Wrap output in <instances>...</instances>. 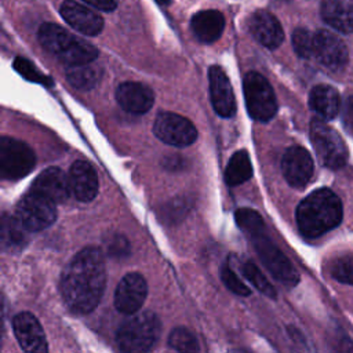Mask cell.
<instances>
[{
  "label": "cell",
  "mask_w": 353,
  "mask_h": 353,
  "mask_svg": "<svg viewBox=\"0 0 353 353\" xmlns=\"http://www.w3.org/2000/svg\"><path fill=\"white\" fill-rule=\"evenodd\" d=\"M83 1L101 11H112L117 6V0H83Z\"/></svg>",
  "instance_id": "cell-36"
},
{
  "label": "cell",
  "mask_w": 353,
  "mask_h": 353,
  "mask_svg": "<svg viewBox=\"0 0 353 353\" xmlns=\"http://www.w3.org/2000/svg\"><path fill=\"white\" fill-rule=\"evenodd\" d=\"M208 84L211 103L216 114L221 117H232L236 113V99L229 81V77L221 66H211L208 69Z\"/></svg>",
  "instance_id": "cell-14"
},
{
  "label": "cell",
  "mask_w": 353,
  "mask_h": 353,
  "mask_svg": "<svg viewBox=\"0 0 353 353\" xmlns=\"http://www.w3.org/2000/svg\"><path fill=\"white\" fill-rule=\"evenodd\" d=\"M29 232L17 216L3 214L1 245L4 251L15 254L23 250L29 241Z\"/></svg>",
  "instance_id": "cell-24"
},
{
  "label": "cell",
  "mask_w": 353,
  "mask_h": 353,
  "mask_svg": "<svg viewBox=\"0 0 353 353\" xmlns=\"http://www.w3.org/2000/svg\"><path fill=\"white\" fill-rule=\"evenodd\" d=\"M310 139L323 165L336 170L345 165L347 149L342 137L324 119L316 117L310 123Z\"/></svg>",
  "instance_id": "cell-5"
},
{
  "label": "cell",
  "mask_w": 353,
  "mask_h": 353,
  "mask_svg": "<svg viewBox=\"0 0 353 353\" xmlns=\"http://www.w3.org/2000/svg\"><path fill=\"white\" fill-rule=\"evenodd\" d=\"M292 47L301 58L313 55V34L303 28H298L292 33Z\"/></svg>",
  "instance_id": "cell-32"
},
{
  "label": "cell",
  "mask_w": 353,
  "mask_h": 353,
  "mask_svg": "<svg viewBox=\"0 0 353 353\" xmlns=\"http://www.w3.org/2000/svg\"><path fill=\"white\" fill-rule=\"evenodd\" d=\"M161 323L153 312L134 313L116 332V343L125 353H142L150 350L159 341Z\"/></svg>",
  "instance_id": "cell-4"
},
{
  "label": "cell",
  "mask_w": 353,
  "mask_h": 353,
  "mask_svg": "<svg viewBox=\"0 0 353 353\" xmlns=\"http://www.w3.org/2000/svg\"><path fill=\"white\" fill-rule=\"evenodd\" d=\"M342 203L330 189L321 188L306 196L296 208V225L307 239H316L336 228L342 221Z\"/></svg>",
  "instance_id": "cell-2"
},
{
  "label": "cell",
  "mask_w": 353,
  "mask_h": 353,
  "mask_svg": "<svg viewBox=\"0 0 353 353\" xmlns=\"http://www.w3.org/2000/svg\"><path fill=\"white\" fill-rule=\"evenodd\" d=\"M323 21L342 33L353 32V3L343 0H324L321 3Z\"/></svg>",
  "instance_id": "cell-22"
},
{
  "label": "cell",
  "mask_w": 353,
  "mask_h": 353,
  "mask_svg": "<svg viewBox=\"0 0 353 353\" xmlns=\"http://www.w3.org/2000/svg\"><path fill=\"white\" fill-rule=\"evenodd\" d=\"M281 171L291 186L302 188L313 175V159L305 148L291 146L283 156Z\"/></svg>",
  "instance_id": "cell-15"
},
{
  "label": "cell",
  "mask_w": 353,
  "mask_h": 353,
  "mask_svg": "<svg viewBox=\"0 0 353 353\" xmlns=\"http://www.w3.org/2000/svg\"><path fill=\"white\" fill-rule=\"evenodd\" d=\"M148 295V284L142 274L128 273L119 283L114 292V307L123 314L137 313Z\"/></svg>",
  "instance_id": "cell-11"
},
{
  "label": "cell",
  "mask_w": 353,
  "mask_h": 353,
  "mask_svg": "<svg viewBox=\"0 0 353 353\" xmlns=\"http://www.w3.org/2000/svg\"><path fill=\"white\" fill-rule=\"evenodd\" d=\"M14 335L26 353H46L48 350L44 331L39 323V320L28 313H18L12 320Z\"/></svg>",
  "instance_id": "cell-13"
},
{
  "label": "cell",
  "mask_w": 353,
  "mask_h": 353,
  "mask_svg": "<svg viewBox=\"0 0 353 353\" xmlns=\"http://www.w3.org/2000/svg\"><path fill=\"white\" fill-rule=\"evenodd\" d=\"M116 101L121 109L132 114H143L153 106V91L137 81L121 83L116 90Z\"/></svg>",
  "instance_id": "cell-16"
},
{
  "label": "cell",
  "mask_w": 353,
  "mask_h": 353,
  "mask_svg": "<svg viewBox=\"0 0 353 353\" xmlns=\"http://www.w3.org/2000/svg\"><path fill=\"white\" fill-rule=\"evenodd\" d=\"M190 28L194 37L201 43H214L218 40L225 28V18L219 11L204 10L193 15Z\"/></svg>",
  "instance_id": "cell-21"
},
{
  "label": "cell",
  "mask_w": 353,
  "mask_h": 353,
  "mask_svg": "<svg viewBox=\"0 0 353 353\" xmlns=\"http://www.w3.org/2000/svg\"><path fill=\"white\" fill-rule=\"evenodd\" d=\"M243 273L244 276L251 281V284L263 295L269 296L270 299H276L277 292L274 290V287L270 284V281L263 276V273L261 272V269L251 261H247L243 265Z\"/></svg>",
  "instance_id": "cell-28"
},
{
  "label": "cell",
  "mask_w": 353,
  "mask_h": 353,
  "mask_svg": "<svg viewBox=\"0 0 353 353\" xmlns=\"http://www.w3.org/2000/svg\"><path fill=\"white\" fill-rule=\"evenodd\" d=\"M248 114L258 121L270 120L277 110V101L272 85L258 72H248L243 80Z\"/></svg>",
  "instance_id": "cell-7"
},
{
  "label": "cell",
  "mask_w": 353,
  "mask_h": 353,
  "mask_svg": "<svg viewBox=\"0 0 353 353\" xmlns=\"http://www.w3.org/2000/svg\"><path fill=\"white\" fill-rule=\"evenodd\" d=\"M168 346L176 352H199L200 345L194 334L185 328L178 327L171 331L168 335Z\"/></svg>",
  "instance_id": "cell-27"
},
{
  "label": "cell",
  "mask_w": 353,
  "mask_h": 353,
  "mask_svg": "<svg viewBox=\"0 0 353 353\" xmlns=\"http://www.w3.org/2000/svg\"><path fill=\"white\" fill-rule=\"evenodd\" d=\"M36 164V154L23 141L3 137L0 141V175L15 181L28 175Z\"/></svg>",
  "instance_id": "cell-8"
},
{
  "label": "cell",
  "mask_w": 353,
  "mask_h": 353,
  "mask_svg": "<svg viewBox=\"0 0 353 353\" xmlns=\"http://www.w3.org/2000/svg\"><path fill=\"white\" fill-rule=\"evenodd\" d=\"M66 79L74 88L91 90L98 84L101 79V72L98 68L91 66L90 63L73 65L68 68Z\"/></svg>",
  "instance_id": "cell-26"
},
{
  "label": "cell",
  "mask_w": 353,
  "mask_h": 353,
  "mask_svg": "<svg viewBox=\"0 0 353 353\" xmlns=\"http://www.w3.org/2000/svg\"><path fill=\"white\" fill-rule=\"evenodd\" d=\"M252 176V165L250 156L245 150H237L226 165L225 181L230 186L240 185Z\"/></svg>",
  "instance_id": "cell-25"
},
{
  "label": "cell",
  "mask_w": 353,
  "mask_h": 353,
  "mask_svg": "<svg viewBox=\"0 0 353 353\" xmlns=\"http://www.w3.org/2000/svg\"><path fill=\"white\" fill-rule=\"evenodd\" d=\"M62 18L77 32L85 36H95L101 33L103 28V19L95 11L77 1L68 0L63 1L61 8Z\"/></svg>",
  "instance_id": "cell-17"
},
{
  "label": "cell",
  "mask_w": 353,
  "mask_h": 353,
  "mask_svg": "<svg viewBox=\"0 0 353 353\" xmlns=\"http://www.w3.org/2000/svg\"><path fill=\"white\" fill-rule=\"evenodd\" d=\"M248 239L251 240L265 268L279 283L288 288H292L299 283V274L296 269L292 266L290 259L279 250V247L269 239V236L266 234V229L250 236Z\"/></svg>",
  "instance_id": "cell-6"
},
{
  "label": "cell",
  "mask_w": 353,
  "mask_h": 353,
  "mask_svg": "<svg viewBox=\"0 0 353 353\" xmlns=\"http://www.w3.org/2000/svg\"><path fill=\"white\" fill-rule=\"evenodd\" d=\"M57 215V203L32 189L22 196L15 207V216L30 232L47 229L55 222Z\"/></svg>",
  "instance_id": "cell-9"
},
{
  "label": "cell",
  "mask_w": 353,
  "mask_h": 353,
  "mask_svg": "<svg viewBox=\"0 0 353 353\" xmlns=\"http://www.w3.org/2000/svg\"><path fill=\"white\" fill-rule=\"evenodd\" d=\"M70 193L79 201H91L98 193V176L94 167L85 160H77L72 164L69 174Z\"/></svg>",
  "instance_id": "cell-18"
},
{
  "label": "cell",
  "mask_w": 353,
  "mask_h": 353,
  "mask_svg": "<svg viewBox=\"0 0 353 353\" xmlns=\"http://www.w3.org/2000/svg\"><path fill=\"white\" fill-rule=\"evenodd\" d=\"M153 132L164 143L176 148L189 146L197 138V130L193 123L171 112H163L156 117Z\"/></svg>",
  "instance_id": "cell-10"
},
{
  "label": "cell",
  "mask_w": 353,
  "mask_h": 353,
  "mask_svg": "<svg viewBox=\"0 0 353 353\" xmlns=\"http://www.w3.org/2000/svg\"><path fill=\"white\" fill-rule=\"evenodd\" d=\"M103 245H105V250L109 254V256H113L117 259L125 258L130 254V244H128L127 239L121 234H110L105 240Z\"/></svg>",
  "instance_id": "cell-34"
},
{
  "label": "cell",
  "mask_w": 353,
  "mask_h": 353,
  "mask_svg": "<svg viewBox=\"0 0 353 353\" xmlns=\"http://www.w3.org/2000/svg\"><path fill=\"white\" fill-rule=\"evenodd\" d=\"M14 69L23 76L26 80L29 81H34V83H40L44 85H52V80L43 74L29 59L22 58V57H17L14 61Z\"/></svg>",
  "instance_id": "cell-31"
},
{
  "label": "cell",
  "mask_w": 353,
  "mask_h": 353,
  "mask_svg": "<svg viewBox=\"0 0 353 353\" xmlns=\"http://www.w3.org/2000/svg\"><path fill=\"white\" fill-rule=\"evenodd\" d=\"M157 1H159V3H161V4H164V3H165V4H168V3H170V0H157Z\"/></svg>",
  "instance_id": "cell-37"
},
{
  "label": "cell",
  "mask_w": 353,
  "mask_h": 353,
  "mask_svg": "<svg viewBox=\"0 0 353 353\" xmlns=\"http://www.w3.org/2000/svg\"><path fill=\"white\" fill-rule=\"evenodd\" d=\"M313 55L328 69H342L347 62L345 43L330 30L320 29L313 34Z\"/></svg>",
  "instance_id": "cell-12"
},
{
  "label": "cell",
  "mask_w": 353,
  "mask_h": 353,
  "mask_svg": "<svg viewBox=\"0 0 353 353\" xmlns=\"http://www.w3.org/2000/svg\"><path fill=\"white\" fill-rule=\"evenodd\" d=\"M32 190L44 194L57 204L63 203L70 193L69 179L62 170L50 167L39 174L32 183Z\"/></svg>",
  "instance_id": "cell-20"
},
{
  "label": "cell",
  "mask_w": 353,
  "mask_h": 353,
  "mask_svg": "<svg viewBox=\"0 0 353 353\" xmlns=\"http://www.w3.org/2000/svg\"><path fill=\"white\" fill-rule=\"evenodd\" d=\"M237 226L247 234V237L265 230V223L261 215L251 208H240L236 211Z\"/></svg>",
  "instance_id": "cell-29"
},
{
  "label": "cell",
  "mask_w": 353,
  "mask_h": 353,
  "mask_svg": "<svg viewBox=\"0 0 353 353\" xmlns=\"http://www.w3.org/2000/svg\"><path fill=\"white\" fill-rule=\"evenodd\" d=\"M248 28L254 39L266 48L274 50L284 40V32L280 22L268 11L254 12L250 18Z\"/></svg>",
  "instance_id": "cell-19"
},
{
  "label": "cell",
  "mask_w": 353,
  "mask_h": 353,
  "mask_svg": "<svg viewBox=\"0 0 353 353\" xmlns=\"http://www.w3.org/2000/svg\"><path fill=\"white\" fill-rule=\"evenodd\" d=\"M309 106L319 117L324 120L334 119L341 108V98L338 91L327 84H319L312 88L309 95Z\"/></svg>",
  "instance_id": "cell-23"
},
{
  "label": "cell",
  "mask_w": 353,
  "mask_h": 353,
  "mask_svg": "<svg viewBox=\"0 0 353 353\" xmlns=\"http://www.w3.org/2000/svg\"><path fill=\"white\" fill-rule=\"evenodd\" d=\"M41 46L68 66L90 63L98 57L97 48L55 23H43L39 29Z\"/></svg>",
  "instance_id": "cell-3"
},
{
  "label": "cell",
  "mask_w": 353,
  "mask_h": 353,
  "mask_svg": "<svg viewBox=\"0 0 353 353\" xmlns=\"http://www.w3.org/2000/svg\"><path fill=\"white\" fill-rule=\"evenodd\" d=\"M221 279L223 281V284L236 295L240 296H247L251 294V290L237 277V274L228 266L223 265L221 269Z\"/></svg>",
  "instance_id": "cell-33"
},
{
  "label": "cell",
  "mask_w": 353,
  "mask_h": 353,
  "mask_svg": "<svg viewBox=\"0 0 353 353\" xmlns=\"http://www.w3.org/2000/svg\"><path fill=\"white\" fill-rule=\"evenodd\" d=\"M342 120L346 128L353 130V95L347 98L342 112Z\"/></svg>",
  "instance_id": "cell-35"
},
{
  "label": "cell",
  "mask_w": 353,
  "mask_h": 353,
  "mask_svg": "<svg viewBox=\"0 0 353 353\" xmlns=\"http://www.w3.org/2000/svg\"><path fill=\"white\" fill-rule=\"evenodd\" d=\"M105 284V259L101 250L85 247L66 265L61 277V294L72 312L85 314L99 303Z\"/></svg>",
  "instance_id": "cell-1"
},
{
  "label": "cell",
  "mask_w": 353,
  "mask_h": 353,
  "mask_svg": "<svg viewBox=\"0 0 353 353\" xmlns=\"http://www.w3.org/2000/svg\"><path fill=\"white\" fill-rule=\"evenodd\" d=\"M331 276L343 284L353 285V255H342L332 261Z\"/></svg>",
  "instance_id": "cell-30"
}]
</instances>
